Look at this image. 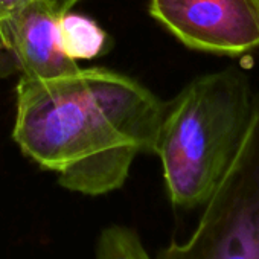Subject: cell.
Masks as SVG:
<instances>
[{
    "mask_svg": "<svg viewBox=\"0 0 259 259\" xmlns=\"http://www.w3.org/2000/svg\"><path fill=\"white\" fill-rule=\"evenodd\" d=\"M165 105L141 82L104 67L20 78L13 139L63 188L104 195L126 182L141 153L154 154Z\"/></svg>",
    "mask_w": 259,
    "mask_h": 259,
    "instance_id": "1",
    "label": "cell"
},
{
    "mask_svg": "<svg viewBox=\"0 0 259 259\" xmlns=\"http://www.w3.org/2000/svg\"><path fill=\"white\" fill-rule=\"evenodd\" d=\"M254 93L238 67L192 79L166 102L154 144L171 203L203 206L236 157L253 116Z\"/></svg>",
    "mask_w": 259,
    "mask_h": 259,
    "instance_id": "2",
    "label": "cell"
},
{
    "mask_svg": "<svg viewBox=\"0 0 259 259\" xmlns=\"http://www.w3.org/2000/svg\"><path fill=\"white\" fill-rule=\"evenodd\" d=\"M194 232L153 259H259V95L245 139Z\"/></svg>",
    "mask_w": 259,
    "mask_h": 259,
    "instance_id": "3",
    "label": "cell"
},
{
    "mask_svg": "<svg viewBox=\"0 0 259 259\" xmlns=\"http://www.w3.org/2000/svg\"><path fill=\"white\" fill-rule=\"evenodd\" d=\"M150 14L194 51L239 57L259 49V0H150Z\"/></svg>",
    "mask_w": 259,
    "mask_h": 259,
    "instance_id": "4",
    "label": "cell"
},
{
    "mask_svg": "<svg viewBox=\"0 0 259 259\" xmlns=\"http://www.w3.org/2000/svg\"><path fill=\"white\" fill-rule=\"evenodd\" d=\"M60 16L51 0H35L8 25L2 41L13 52L20 78L48 81L79 67L64 51Z\"/></svg>",
    "mask_w": 259,
    "mask_h": 259,
    "instance_id": "5",
    "label": "cell"
},
{
    "mask_svg": "<svg viewBox=\"0 0 259 259\" xmlns=\"http://www.w3.org/2000/svg\"><path fill=\"white\" fill-rule=\"evenodd\" d=\"M60 32L64 51L75 61L90 60L101 55L108 43L107 34L95 20L76 14L73 10L61 13Z\"/></svg>",
    "mask_w": 259,
    "mask_h": 259,
    "instance_id": "6",
    "label": "cell"
},
{
    "mask_svg": "<svg viewBox=\"0 0 259 259\" xmlns=\"http://www.w3.org/2000/svg\"><path fill=\"white\" fill-rule=\"evenodd\" d=\"M96 259H153L136 230L111 224L101 230Z\"/></svg>",
    "mask_w": 259,
    "mask_h": 259,
    "instance_id": "7",
    "label": "cell"
},
{
    "mask_svg": "<svg viewBox=\"0 0 259 259\" xmlns=\"http://www.w3.org/2000/svg\"><path fill=\"white\" fill-rule=\"evenodd\" d=\"M35 0H0V40L4 38L11 20Z\"/></svg>",
    "mask_w": 259,
    "mask_h": 259,
    "instance_id": "8",
    "label": "cell"
},
{
    "mask_svg": "<svg viewBox=\"0 0 259 259\" xmlns=\"http://www.w3.org/2000/svg\"><path fill=\"white\" fill-rule=\"evenodd\" d=\"M14 73H19L17 61L13 52L4 45L2 40H0V79L10 78Z\"/></svg>",
    "mask_w": 259,
    "mask_h": 259,
    "instance_id": "9",
    "label": "cell"
},
{
    "mask_svg": "<svg viewBox=\"0 0 259 259\" xmlns=\"http://www.w3.org/2000/svg\"><path fill=\"white\" fill-rule=\"evenodd\" d=\"M81 0H51V4L54 5V8L58 11V13H67V11H72Z\"/></svg>",
    "mask_w": 259,
    "mask_h": 259,
    "instance_id": "10",
    "label": "cell"
}]
</instances>
